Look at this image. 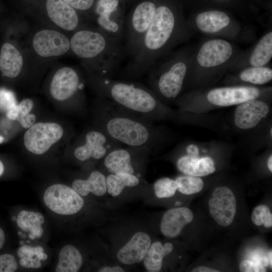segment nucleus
I'll list each match as a JSON object with an SVG mask.
<instances>
[{
  "mask_svg": "<svg viewBox=\"0 0 272 272\" xmlns=\"http://www.w3.org/2000/svg\"><path fill=\"white\" fill-rule=\"evenodd\" d=\"M188 72L186 57L178 52L160 64H155L149 73V82L157 97L167 100L176 98L180 93Z\"/></svg>",
  "mask_w": 272,
  "mask_h": 272,
  "instance_id": "obj_5",
  "label": "nucleus"
},
{
  "mask_svg": "<svg viewBox=\"0 0 272 272\" xmlns=\"http://www.w3.org/2000/svg\"><path fill=\"white\" fill-rule=\"evenodd\" d=\"M47 14L59 27L68 31L75 30L79 23V18L75 9L62 0H47Z\"/></svg>",
  "mask_w": 272,
  "mask_h": 272,
  "instance_id": "obj_19",
  "label": "nucleus"
},
{
  "mask_svg": "<svg viewBox=\"0 0 272 272\" xmlns=\"http://www.w3.org/2000/svg\"><path fill=\"white\" fill-rule=\"evenodd\" d=\"M107 191L113 197L118 196L125 187L137 186L140 179L134 175L125 172L110 173L106 177Z\"/></svg>",
  "mask_w": 272,
  "mask_h": 272,
  "instance_id": "obj_27",
  "label": "nucleus"
},
{
  "mask_svg": "<svg viewBox=\"0 0 272 272\" xmlns=\"http://www.w3.org/2000/svg\"><path fill=\"white\" fill-rule=\"evenodd\" d=\"M83 259L80 251L73 245L64 246L58 254L56 272H77L81 268Z\"/></svg>",
  "mask_w": 272,
  "mask_h": 272,
  "instance_id": "obj_26",
  "label": "nucleus"
},
{
  "mask_svg": "<svg viewBox=\"0 0 272 272\" xmlns=\"http://www.w3.org/2000/svg\"><path fill=\"white\" fill-rule=\"evenodd\" d=\"M75 9L86 11L93 5L94 0H62Z\"/></svg>",
  "mask_w": 272,
  "mask_h": 272,
  "instance_id": "obj_37",
  "label": "nucleus"
},
{
  "mask_svg": "<svg viewBox=\"0 0 272 272\" xmlns=\"http://www.w3.org/2000/svg\"><path fill=\"white\" fill-rule=\"evenodd\" d=\"M240 79L244 82L255 85H263L272 79V70L266 66H252L242 71Z\"/></svg>",
  "mask_w": 272,
  "mask_h": 272,
  "instance_id": "obj_31",
  "label": "nucleus"
},
{
  "mask_svg": "<svg viewBox=\"0 0 272 272\" xmlns=\"http://www.w3.org/2000/svg\"><path fill=\"white\" fill-rule=\"evenodd\" d=\"M104 127L105 133L111 139L132 148L148 149L155 138L152 128L144 120L120 108L115 111L107 100Z\"/></svg>",
  "mask_w": 272,
  "mask_h": 272,
  "instance_id": "obj_4",
  "label": "nucleus"
},
{
  "mask_svg": "<svg viewBox=\"0 0 272 272\" xmlns=\"http://www.w3.org/2000/svg\"><path fill=\"white\" fill-rule=\"evenodd\" d=\"M183 30V22L171 8L164 5L157 6L137 54L126 66L125 74L135 78L149 72L181 39Z\"/></svg>",
  "mask_w": 272,
  "mask_h": 272,
  "instance_id": "obj_1",
  "label": "nucleus"
},
{
  "mask_svg": "<svg viewBox=\"0 0 272 272\" xmlns=\"http://www.w3.org/2000/svg\"><path fill=\"white\" fill-rule=\"evenodd\" d=\"M268 259L269 261V264L270 267H272V251L270 250L268 253Z\"/></svg>",
  "mask_w": 272,
  "mask_h": 272,
  "instance_id": "obj_44",
  "label": "nucleus"
},
{
  "mask_svg": "<svg viewBox=\"0 0 272 272\" xmlns=\"http://www.w3.org/2000/svg\"><path fill=\"white\" fill-rule=\"evenodd\" d=\"M119 0H98L95 12L99 29L122 42L124 39L125 21L119 10Z\"/></svg>",
  "mask_w": 272,
  "mask_h": 272,
  "instance_id": "obj_9",
  "label": "nucleus"
},
{
  "mask_svg": "<svg viewBox=\"0 0 272 272\" xmlns=\"http://www.w3.org/2000/svg\"><path fill=\"white\" fill-rule=\"evenodd\" d=\"M4 171V166L2 162V161L0 160V176L2 175Z\"/></svg>",
  "mask_w": 272,
  "mask_h": 272,
  "instance_id": "obj_45",
  "label": "nucleus"
},
{
  "mask_svg": "<svg viewBox=\"0 0 272 272\" xmlns=\"http://www.w3.org/2000/svg\"><path fill=\"white\" fill-rule=\"evenodd\" d=\"M117 148L106 155L104 157V165L109 173L125 172L135 175L133 158L136 148Z\"/></svg>",
  "mask_w": 272,
  "mask_h": 272,
  "instance_id": "obj_21",
  "label": "nucleus"
},
{
  "mask_svg": "<svg viewBox=\"0 0 272 272\" xmlns=\"http://www.w3.org/2000/svg\"><path fill=\"white\" fill-rule=\"evenodd\" d=\"M177 190L185 195H191L199 192L204 186V182L199 177L188 175H181L175 180Z\"/></svg>",
  "mask_w": 272,
  "mask_h": 272,
  "instance_id": "obj_32",
  "label": "nucleus"
},
{
  "mask_svg": "<svg viewBox=\"0 0 272 272\" xmlns=\"http://www.w3.org/2000/svg\"><path fill=\"white\" fill-rule=\"evenodd\" d=\"M63 133V128L59 124L54 122L34 123L25 133L24 145L32 153L42 155L58 142Z\"/></svg>",
  "mask_w": 272,
  "mask_h": 272,
  "instance_id": "obj_8",
  "label": "nucleus"
},
{
  "mask_svg": "<svg viewBox=\"0 0 272 272\" xmlns=\"http://www.w3.org/2000/svg\"><path fill=\"white\" fill-rule=\"evenodd\" d=\"M82 88V84L76 71L71 67L65 66L54 75L50 85V92L54 99L63 101L72 97Z\"/></svg>",
  "mask_w": 272,
  "mask_h": 272,
  "instance_id": "obj_16",
  "label": "nucleus"
},
{
  "mask_svg": "<svg viewBox=\"0 0 272 272\" xmlns=\"http://www.w3.org/2000/svg\"><path fill=\"white\" fill-rule=\"evenodd\" d=\"M230 23V19L225 13L212 10L199 13L195 18L197 28L208 34H215L226 28Z\"/></svg>",
  "mask_w": 272,
  "mask_h": 272,
  "instance_id": "obj_23",
  "label": "nucleus"
},
{
  "mask_svg": "<svg viewBox=\"0 0 272 272\" xmlns=\"http://www.w3.org/2000/svg\"><path fill=\"white\" fill-rule=\"evenodd\" d=\"M192 272H219V270L206 266H199L192 269Z\"/></svg>",
  "mask_w": 272,
  "mask_h": 272,
  "instance_id": "obj_40",
  "label": "nucleus"
},
{
  "mask_svg": "<svg viewBox=\"0 0 272 272\" xmlns=\"http://www.w3.org/2000/svg\"><path fill=\"white\" fill-rule=\"evenodd\" d=\"M151 243L152 240L148 234L137 232L118 250L117 258L124 265L140 263L144 259Z\"/></svg>",
  "mask_w": 272,
  "mask_h": 272,
  "instance_id": "obj_17",
  "label": "nucleus"
},
{
  "mask_svg": "<svg viewBox=\"0 0 272 272\" xmlns=\"http://www.w3.org/2000/svg\"><path fill=\"white\" fill-rule=\"evenodd\" d=\"M99 272H124V269L120 266H103L98 269Z\"/></svg>",
  "mask_w": 272,
  "mask_h": 272,
  "instance_id": "obj_39",
  "label": "nucleus"
},
{
  "mask_svg": "<svg viewBox=\"0 0 272 272\" xmlns=\"http://www.w3.org/2000/svg\"><path fill=\"white\" fill-rule=\"evenodd\" d=\"M78 56L93 61L101 77L109 78L119 67L125 53L122 42L101 30L85 29L72 50Z\"/></svg>",
  "mask_w": 272,
  "mask_h": 272,
  "instance_id": "obj_3",
  "label": "nucleus"
},
{
  "mask_svg": "<svg viewBox=\"0 0 272 272\" xmlns=\"http://www.w3.org/2000/svg\"><path fill=\"white\" fill-rule=\"evenodd\" d=\"M43 201L52 212L62 216L79 213L84 207V199L72 187L62 184H55L46 189Z\"/></svg>",
  "mask_w": 272,
  "mask_h": 272,
  "instance_id": "obj_7",
  "label": "nucleus"
},
{
  "mask_svg": "<svg viewBox=\"0 0 272 272\" xmlns=\"http://www.w3.org/2000/svg\"><path fill=\"white\" fill-rule=\"evenodd\" d=\"M173 250V245L170 242L164 244L160 241L152 243L143 260L146 269L149 272L160 271L164 257Z\"/></svg>",
  "mask_w": 272,
  "mask_h": 272,
  "instance_id": "obj_25",
  "label": "nucleus"
},
{
  "mask_svg": "<svg viewBox=\"0 0 272 272\" xmlns=\"http://www.w3.org/2000/svg\"><path fill=\"white\" fill-rule=\"evenodd\" d=\"M269 135L270 136V138L272 137V127H271L269 129Z\"/></svg>",
  "mask_w": 272,
  "mask_h": 272,
  "instance_id": "obj_47",
  "label": "nucleus"
},
{
  "mask_svg": "<svg viewBox=\"0 0 272 272\" xmlns=\"http://www.w3.org/2000/svg\"><path fill=\"white\" fill-rule=\"evenodd\" d=\"M211 216L219 225L230 226L235 218L237 201L232 190L225 186L215 189L209 200Z\"/></svg>",
  "mask_w": 272,
  "mask_h": 272,
  "instance_id": "obj_11",
  "label": "nucleus"
},
{
  "mask_svg": "<svg viewBox=\"0 0 272 272\" xmlns=\"http://www.w3.org/2000/svg\"><path fill=\"white\" fill-rule=\"evenodd\" d=\"M157 5L151 1L138 4L125 22L124 45L130 60L137 54L153 20Z\"/></svg>",
  "mask_w": 272,
  "mask_h": 272,
  "instance_id": "obj_6",
  "label": "nucleus"
},
{
  "mask_svg": "<svg viewBox=\"0 0 272 272\" xmlns=\"http://www.w3.org/2000/svg\"><path fill=\"white\" fill-rule=\"evenodd\" d=\"M17 268V262L13 255L8 253L0 255V272H14Z\"/></svg>",
  "mask_w": 272,
  "mask_h": 272,
  "instance_id": "obj_35",
  "label": "nucleus"
},
{
  "mask_svg": "<svg viewBox=\"0 0 272 272\" xmlns=\"http://www.w3.org/2000/svg\"><path fill=\"white\" fill-rule=\"evenodd\" d=\"M5 242V235L3 229L0 228V249L3 247Z\"/></svg>",
  "mask_w": 272,
  "mask_h": 272,
  "instance_id": "obj_41",
  "label": "nucleus"
},
{
  "mask_svg": "<svg viewBox=\"0 0 272 272\" xmlns=\"http://www.w3.org/2000/svg\"><path fill=\"white\" fill-rule=\"evenodd\" d=\"M98 85L108 101L127 112L148 118L164 117L169 113L152 91L141 84L100 76Z\"/></svg>",
  "mask_w": 272,
  "mask_h": 272,
  "instance_id": "obj_2",
  "label": "nucleus"
},
{
  "mask_svg": "<svg viewBox=\"0 0 272 272\" xmlns=\"http://www.w3.org/2000/svg\"><path fill=\"white\" fill-rule=\"evenodd\" d=\"M176 166L184 174L197 177L214 173L216 169L214 161L211 157H200L188 154L181 156L177 161Z\"/></svg>",
  "mask_w": 272,
  "mask_h": 272,
  "instance_id": "obj_20",
  "label": "nucleus"
},
{
  "mask_svg": "<svg viewBox=\"0 0 272 272\" xmlns=\"http://www.w3.org/2000/svg\"><path fill=\"white\" fill-rule=\"evenodd\" d=\"M233 48L228 41L214 39L205 42L197 54L198 65L206 69L214 68L227 62L233 53Z\"/></svg>",
  "mask_w": 272,
  "mask_h": 272,
  "instance_id": "obj_14",
  "label": "nucleus"
},
{
  "mask_svg": "<svg viewBox=\"0 0 272 272\" xmlns=\"http://www.w3.org/2000/svg\"><path fill=\"white\" fill-rule=\"evenodd\" d=\"M16 221L18 226L24 231H31L33 238L40 237L43 234L41 225L44 223V218L40 213L23 210Z\"/></svg>",
  "mask_w": 272,
  "mask_h": 272,
  "instance_id": "obj_28",
  "label": "nucleus"
},
{
  "mask_svg": "<svg viewBox=\"0 0 272 272\" xmlns=\"http://www.w3.org/2000/svg\"><path fill=\"white\" fill-rule=\"evenodd\" d=\"M17 105L11 95L0 96V108L7 112L12 107Z\"/></svg>",
  "mask_w": 272,
  "mask_h": 272,
  "instance_id": "obj_38",
  "label": "nucleus"
},
{
  "mask_svg": "<svg viewBox=\"0 0 272 272\" xmlns=\"http://www.w3.org/2000/svg\"><path fill=\"white\" fill-rule=\"evenodd\" d=\"M116 141L111 139L105 133L92 130L85 136V143L74 151V156L78 160L85 161L90 158L100 160L105 157L115 148Z\"/></svg>",
  "mask_w": 272,
  "mask_h": 272,
  "instance_id": "obj_15",
  "label": "nucleus"
},
{
  "mask_svg": "<svg viewBox=\"0 0 272 272\" xmlns=\"http://www.w3.org/2000/svg\"><path fill=\"white\" fill-rule=\"evenodd\" d=\"M272 57V32L264 35L256 44L249 57L252 66H263Z\"/></svg>",
  "mask_w": 272,
  "mask_h": 272,
  "instance_id": "obj_29",
  "label": "nucleus"
},
{
  "mask_svg": "<svg viewBox=\"0 0 272 272\" xmlns=\"http://www.w3.org/2000/svg\"><path fill=\"white\" fill-rule=\"evenodd\" d=\"M263 225L266 228H270L272 226V216L269 217L264 222Z\"/></svg>",
  "mask_w": 272,
  "mask_h": 272,
  "instance_id": "obj_42",
  "label": "nucleus"
},
{
  "mask_svg": "<svg viewBox=\"0 0 272 272\" xmlns=\"http://www.w3.org/2000/svg\"><path fill=\"white\" fill-rule=\"evenodd\" d=\"M33 46L39 55L48 57L64 54L71 48V43L70 40L62 33L44 29L34 35Z\"/></svg>",
  "mask_w": 272,
  "mask_h": 272,
  "instance_id": "obj_13",
  "label": "nucleus"
},
{
  "mask_svg": "<svg viewBox=\"0 0 272 272\" xmlns=\"http://www.w3.org/2000/svg\"><path fill=\"white\" fill-rule=\"evenodd\" d=\"M192 211L186 207L173 208L163 215L160 223V231L165 237L174 238L178 237L183 229L193 220Z\"/></svg>",
  "mask_w": 272,
  "mask_h": 272,
  "instance_id": "obj_18",
  "label": "nucleus"
},
{
  "mask_svg": "<svg viewBox=\"0 0 272 272\" xmlns=\"http://www.w3.org/2000/svg\"><path fill=\"white\" fill-rule=\"evenodd\" d=\"M239 269L242 272H265V267L258 262L249 260L242 261L239 265Z\"/></svg>",
  "mask_w": 272,
  "mask_h": 272,
  "instance_id": "obj_36",
  "label": "nucleus"
},
{
  "mask_svg": "<svg viewBox=\"0 0 272 272\" xmlns=\"http://www.w3.org/2000/svg\"><path fill=\"white\" fill-rule=\"evenodd\" d=\"M153 188L157 197L164 198L173 196L177 190V186L175 180L163 177L156 180Z\"/></svg>",
  "mask_w": 272,
  "mask_h": 272,
  "instance_id": "obj_33",
  "label": "nucleus"
},
{
  "mask_svg": "<svg viewBox=\"0 0 272 272\" xmlns=\"http://www.w3.org/2000/svg\"><path fill=\"white\" fill-rule=\"evenodd\" d=\"M269 112L270 107L266 102L252 99L238 105L234 112V123L240 129L249 130L261 122Z\"/></svg>",
  "mask_w": 272,
  "mask_h": 272,
  "instance_id": "obj_12",
  "label": "nucleus"
},
{
  "mask_svg": "<svg viewBox=\"0 0 272 272\" xmlns=\"http://www.w3.org/2000/svg\"><path fill=\"white\" fill-rule=\"evenodd\" d=\"M261 91L252 86L225 87L212 89L206 96V100L211 105L228 107L238 105L247 101L259 99Z\"/></svg>",
  "mask_w": 272,
  "mask_h": 272,
  "instance_id": "obj_10",
  "label": "nucleus"
},
{
  "mask_svg": "<svg viewBox=\"0 0 272 272\" xmlns=\"http://www.w3.org/2000/svg\"><path fill=\"white\" fill-rule=\"evenodd\" d=\"M267 167L270 172H272V155L271 154L269 156L267 160Z\"/></svg>",
  "mask_w": 272,
  "mask_h": 272,
  "instance_id": "obj_43",
  "label": "nucleus"
},
{
  "mask_svg": "<svg viewBox=\"0 0 272 272\" xmlns=\"http://www.w3.org/2000/svg\"><path fill=\"white\" fill-rule=\"evenodd\" d=\"M72 188L82 196H86L90 193L102 196L107 192L106 177L99 171H93L86 180H75Z\"/></svg>",
  "mask_w": 272,
  "mask_h": 272,
  "instance_id": "obj_24",
  "label": "nucleus"
},
{
  "mask_svg": "<svg viewBox=\"0 0 272 272\" xmlns=\"http://www.w3.org/2000/svg\"><path fill=\"white\" fill-rule=\"evenodd\" d=\"M23 64V57L19 50L11 43H4L0 52V70L3 75L11 78L17 77Z\"/></svg>",
  "mask_w": 272,
  "mask_h": 272,
  "instance_id": "obj_22",
  "label": "nucleus"
},
{
  "mask_svg": "<svg viewBox=\"0 0 272 272\" xmlns=\"http://www.w3.org/2000/svg\"><path fill=\"white\" fill-rule=\"evenodd\" d=\"M270 216H272V215L269 207L265 205H261L256 207L253 210L251 219L254 224L256 226H261Z\"/></svg>",
  "mask_w": 272,
  "mask_h": 272,
  "instance_id": "obj_34",
  "label": "nucleus"
},
{
  "mask_svg": "<svg viewBox=\"0 0 272 272\" xmlns=\"http://www.w3.org/2000/svg\"><path fill=\"white\" fill-rule=\"evenodd\" d=\"M4 141V138L0 135V144Z\"/></svg>",
  "mask_w": 272,
  "mask_h": 272,
  "instance_id": "obj_46",
  "label": "nucleus"
},
{
  "mask_svg": "<svg viewBox=\"0 0 272 272\" xmlns=\"http://www.w3.org/2000/svg\"><path fill=\"white\" fill-rule=\"evenodd\" d=\"M33 106V101L30 99H25L10 108L7 112V115L10 119L17 120L24 128H28L36 120L35 115L30 114Z\"/></svg>",
  "mask_w": 272,
  "mask_h": 272,
  "instance_id": "obj_30",
  "label": "nucleus"
}]
</instances>
